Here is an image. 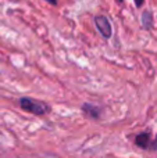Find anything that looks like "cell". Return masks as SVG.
<instances>
[{
    "mask_svg": "<svg viewBox=\"0 0 157 158\" xmlns=\"http://www.w3.org/2000/svg\"><path fill=\"white\" fill-rule=\"evenodd\" d=\"M19 107H21L24 111L31 112L33 115H38V117H43L47 112L50 111L49 104L43 103V101L35 100V98L31 97H21L19 98Z\"/></svg>",
    "mask_w": 157,
    "mask_h": 158,
    "instance_id": "cell-1",
    "label": "cell"
},
{
    "mask_svg": "<svg viewBox=\"0 0 157 158\" xmlns=\"http://www.w3.org/2000/svg\"><path fill=\"white\" fill-rule=\"evenodd\" d=\"M95 24H96V28L99 31V33L103 36L104 39H110L111 35H113V28H111V24L108 21V18L106 15H96L95 17Z\"/></svg>",
    "mask_w": 157,
    "mask_h": 158,
    "instance_id": "cell-2",
    "label": "cell"
},
{
    "mask_svg": "<svg viewBox=\"0 0 157 158\" xmlns=\"http://www.w3.org/2000/svg\"><path fill=\"white\" fill-rule=\"evenodd\" d=\"M82 112L85 114L86 118H91V119H99L100 115H102V108L99 106H95L91 103H85L82 106Z\"/></svg>",
    "mask_w": 157,
    "mask_h": 158,
    "instance_id": "cell-3",
    "label": "cell"
},
{
    "mask_svg": "<svg viewBox=\"0 0 157 158\" xmlns=\"http://www.w3.org/2000/svg\"><path fill=\"white\" fill-rule=\"evenodd\" d=\"M135 144L138 147L143 148V150H147L150 148V135L147 132H143V133H139L138 136L135 137Z\"/></svg>",
    "mask_w": 157,
    "mask_h": 158,
    "instance_id": "cell-4",
    "label": "cell"
},
{
    "mask_svg": "<svg viewBox=\"0 0 157 158\" xmlns=\"http://www.w3.org/2000/svg\"><path fill=\"white\" fill-rule=\"evenodd\" d=\"M142 27L145 29H150L153 27V14L149 10L143 11V14H142Z\"/></svg>",
    "mask_w": 157,
    "mask_h": 158,
    "instance_id": "cell-5",
    "label": "cell"
},
{
    "mask_svg": "<svg viewBox=\"0 0 157 158\" xmlns=\"http://www.w3.org/2000/svg\"><path fill=\"white\" fill-rule=\"evenodd\" d=\"M134 2H135L136 7H142V6H143V3H145V0H134Z\"/></svg>",
    "mask_w": 157,
    "mask_h": 158,
    "instance_id": "cell-6",
    "label": "cell"
},
{
    "mask_svg": "<svg viewBox=\"0 0 157 158\" xmlns=\"http://www.w3.org/2000/svg\"><path fill=\"white\" fill-rule=\"evenodd\" d=\"M46 2L52 6H57V0H46Z\"/></svg>",
    "mask_w": 157,
    "mask_h": 158,
    "instance_id": "cell-7",
    "label": "cell"
},
{
    "mask_svg": "<svg viewBox=\"0 0 157 158\" xmlns=\"http://www.w3.org/2000/svg\"><path fill=\"white\" fill-rule=\"evenodd\" d=\"M156 147H157V137H156V140H155V142H153V144L150 146V148H156Z\"/></svg>",
    "mask_w": 157,
    "mask_h": 158,
    "instance_id": "cell-8",
    "label": "cell"
},
{
    "mask_svg": "<svg viewBox=\"0 0 157 158\" xmlns=\"http://www.w3.org/2000/svg\"><path fill=\"white\" fill-rule=\"evenodd\" d=\"M117 3H118V4H121V3H124V0H116Z\"/></svg>",
    "mask_w": 157,
    "mask_h": 158,
    "instance_id": "cell-9",
    "label": "cell"
}]
</instances>
